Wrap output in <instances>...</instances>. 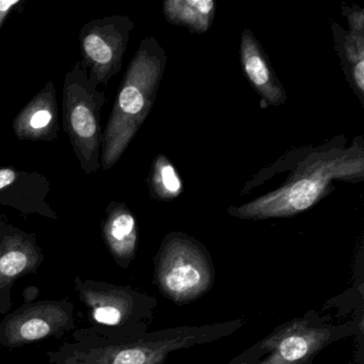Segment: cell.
I'll use <instances>...</instances> for the list:
<instances>
[{
  "mask_svg": "<svg viewBox=\"0 0 364 364\" xmlns=\"http://www.w3.org/2000/svg\"><path fill=\"white\" fill-rule=\"evenodd\" d=\"M14 135L24 141H53L58 137L59 109L56 88L48 82L12 122Z\"/></svg>",
  "mask_w": 364,
  "mask_h": 364,
  "instance_id": "11",
  "label": "cell"
},
{
  "mask_svg": "<svg viewBox=\"0 0 364 364\" xmlns=\"http://www.w3.org/2000/svg\"><path fill=\"white\" fill-rule=\"evenodd\" d=\"M214 282V263L201 242L180 231L164 237L154 257V283L164 297L176 306L191 304Z\"/></svg>",
  "mask_w": 364,
  "mask_h": 364,
  "instance_id": "5",
  "label": "cell"
},
{
  "mask_svg": "<svg viewBox=\"0 0 364 364\" xmlns=\"http://www.w3.org/2000/svg\"><path fill=\"white\" fill-rule=\"evenodd\" d=\"M364 180V142L358 136L347 146L333 141L313 149L276 191L242 205L231 206L230 216L244 220L287 218L316 205L332 191L333 181Z\"/></svg>",
  "mask_w": 364,
  "mask_h": 364,
  "instance_id": "1",
  "label": "cell"
},
{
  "mask_svg": "<svg viewBox=\"0 0 364 364\" xmlns=\"http://www.w3.org/2000/svg\"><path fill=\"white\" fill-rule=\"evenodd\" d=\"M134 27L129 16H112L95 18L80 29V63L95 87L107 86L118 75Z\"/></svg>",
  "mask_w": 364,
  "mask_h": 364,
  "instance_id": "8",
  "label": "cell"
},
{
  "mask_svg": "<svg viewBox=\"0 0 364 364\" xmlns=\"http://www.w3.org/2000/svg\"><path fill=\"white\" fill-rule=\"evenodd\" d=\"M69 298L24 302L0 321V349H16L48 338H61L77 329Z\"/></svg>",
  "mask_w": 364,
  "mask_h": 364,
  "instance_id": "7",
  "label": "cell"
},
{
  "mask_svg": "<svg viewBox=\"0 0 364 364\" xmlns=\"http://www.w3.org/2000/svg\"><path fill=\"white\" fill-rule=\"evenodd\" d=\"M167 54L154 37L140 42L123 76L103 131L101 167L112 169L120 161L150 114L167 65Z\"/></svg>",
  "mask_w": 364,
  "mask_h": 364,
  "instance_id": "2",
  "label": "cell"
},
{
  "mask_svg": "<svg viewBox=\"0 0 364 364\" xmlns=\"http://www.w3.org/2000/svg\"><path fill=\"white\" fill-rule=\"evenodd\" d=\"M362 321L333 323L316 311H308L274 328L229 364H314L326 347L362 332Z\"/></svg>",
  "mask_w": 364,
  "mask_h": 364,
  "instance_id": "3",
  "label": "cell"
},
{
  "mask_svg": "<svg viewBox=\"0 0 364 364\" xmlns=\"http://www.w3.org/2000/svg\"><path fill=\"white\" fill-rule=\"evenodd\" d=\"M50 191V183L39 172L0 168V206H10L22 214H38L57 220L56 212L46 201Z\"/></svg>",
  "mask_w": 364,
  "mask_h": 364,
  "instance_id": "10",
  "label": "cell"
},
{
  "mask_svg": "<svg viewBox=\"0 0 364 364\" xmlns=\"http://www.w3.org/2000/svg\"><path fill=\"white\" fill-rule=\"evenodd\" d=\"M44 253L36 234L18 229L0 215V313L12 308L11 291L18 279L37 274Z\"/></svg>",
  "mask_w": 364,
  "mask_h": 364,
  "instance_id": "9",
  "label": "cell"
},
{
  "mask_svg": "<svg viewBox=\"0 0 364 364\" xmlns=\"http://www.w3.org/2000/svg\"><path fill=\"white\" fill-rule=\"evenodd\" d=\"M102 238L117 265L127 269L135 259L139 240L137 219L124 202L108 204L102 220Z\"/></svg>",
  "mask_w": 364,
  "mask_h": 364,
  "instance_id": "13",
  "label": "cell"
},
{
  "mask_svg": "<svg viewBox=\"0 0 364 364\" xmlns=\"http://www.w3.org/2000/svg\"><path fill=\"white\" fill-rule=\"evenodd\" d=\"M74 289L87 311L89 329L112 338H131L148 332L154 317V296L129 285L74 279Z\"/></svg>",
  "mask_w": 364,
  "mask_h": 364,
  "instance_id": "4",
  "label": "cell"
},
{
  "mask_svg": "<svg viewBox=\"0 0 364 364\" xmlns=\"http://www.w3.org/2000/svg\"><path fill=\"white\" fill-rule=\"evenodd\" d=\"M331 28L341 65L347 77L355 65L364 61V35L345 31L334 23Z\"/></svg>",
  "mask_w": 364,
  "mask_h": 364,
  "instance_id": "16",
  "label": "cell"
},
{
  "mask_svg": "<svg viewBox=\"0 0 364 364\" xmlns=\"http://www.w3.org/2000/svg\"><path fill=\"white\" fill-rule=\"evenodd\" d=\"M240 65L251 87L268 106H281L287 102V91L274 73L272 63L252 31L240 36Z\"/></svg>",
  "mask_w": 364,
  "mask_h": 364,
  "instance_id": "12",
  "label": "cell"
},
{
  "mask_svg": "<svg viewBox=\"0 0 364 364\" xmlns=\"http://www.w3.org/2000/svg\"><path fill=\"white\" fill-rule=\"evenodd\" d=\"M23 4H24L23 0H0V31L5 25L10 14Z\"/></svg>",
  "mask_w": 364,
  "mask_h": 364,
  "instance_id": "18",
  "label": "cell"
},
{
  "mask_svg": "<svg viewBox=\"0 0 364 364\" xmlns=\"http://www.w3.org/2000/svg\"><path fill=\"white\" fill-rule=\"evenodd\" d=\"M163 14L170 24L203 35L214 22L216 3L214 0H167L163 5Z\"/></svg>",
  "mask_w": 364,
  "mask_h": 364,
  "instance_id": "14",
  "label": "cell"
},
{
  "mask_svg": "<svg viewBox=\"0 0 364 364\" xmlns=\"http://www.w3.org/2000/svg\"><path fill=\"white\" fill-rule=\"evenodd\" d=\"M148 185L151 198L157 201H173L184 191V184L178 169L164 154L156 155L153 159Z\"/></svg>",
  "mask_w": 364,
  "mask_h": 364,
  "instance_id": "15",
  "label": "cell"
},
{
  "mask_svg": "<svg viewBox=\"0 0 364 364\" xmlns=\"http://www.w3.org/2000/svg\"><path fill=\"white\" fill-rule=\"evenodd\" d=\"M105 103V93L89 80L88 73L77 61L65 74L63 82V129L86 174L97 173L101 168V112Z\"/></svg>",
  "mask_w": 364,
  "mask_h": 364,
  "instance_id": "6",
  "label": "cell"
},
{
  "mask_svg": "<svg viewBox=\"0 0 364 364\" xmlns=\"http://www.w3.org/2000/svg\"><path fill=\"white\" fill-rule=\"evenodd\" d=\"M343 14L346 16L348 21V31L364 35V11L362 8H347V9H343Z\"/></svg>",
  "mask_w": 364,
  "mask_h": 364,
  "instance_id": "17",
  "label": "cell"
},
{
  "mask_svg": "<svg viewBox=\"0 0 364 364\" xmlns=\"http://www.w3.org/2000/svg\"><path fill=\"white\" fill-rule=\"evenodd\" d=\"M39 294V289L37 287H28V289L24 291V302H33L36 301V298L38 297Z\"/></svg>",
  "mask_w": 364,
  "mask_h": 364,
  "instance_id": "19",
  "label": "cell"
}]
</instances>
